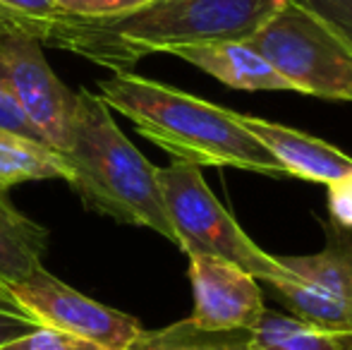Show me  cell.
I'll use <instances>...</instances> for the list:
<instances>
[{
  "label": "cell",
  "mask_w": 352,
  "mask_h": 350,
  "mask_svg": "<svg viewBox=\"0 0 352 350\" xmlns=\"http://www.w3.org/2000/svg\"><path fill=\"white\" fill-rule=\"evenodd\" d=\"M287 0H148L101 19L53 14L34 22L43 46L63 48L113 72H130L144 56L209 41H247Z\"/></svg>",
  "instance_id": "cell-1"
},
{
  "label": "cell",
  "mask_w": 352,
  "mask_h": 350,
  "mask_svg": "<svg viewBox=\"0 0 352 350\" xmlns=\"http://www.w3.org/2000/svg\"><path fill=\"white\" fill-rule=\"evenodd\" d=\"M96 94L173 161L197 168H240L266 177H290L271 151L242 127L235 111L135 72H116L101 80Z\"/></svg>",
  "instance_id": "cell-2"
},
{
  "label": "cell",
  "mask_w": 352,
  "mask_h": 350,
  "mask_svg": "<svg viewBox=\"0 0 352 350\" xmlns=\"http://www.w3.org/2000/svg\"><path fill=\"white\" fill-rule=\"evenodd\" d=\"M63 159L70 171L67 182L89 211L118 223L151 228L177 245L156 166L127 140L103 98L89 89L77 91V111Z\"/></svg>",
  "instance_id": "cell-3"
},
{
  "label": "cell",
  "mask_w": 352,
  "mask_h": 350,
  "mask_svg": "<svg viewBox=\"0 0 352 350\" xmlns=\"http://www.w3.org/2000/svg\"><path fill=\"white\" fill-rule=\"evenodd\" d=\"M163 204L175 233L177 248L185 254H211L240 266L261 283L292 281V274L278 257L261 250L232 214L216 199L201 168L173 161L166 168L156 166Z\"/></svg>",
  "instance_id": "cell-4"
},
{
  "label": "cell",
  "mask_w": 352,
  "mask_h": 350,
  "mask_svg": "<svg viewBox=\"0 0 352 350\" xmlns=\"http://www.w3.org/2000/svg\"><path fill=\"white\" fill-rule=\"evenodd\" d=\"M247 41L292 91L352 103V48L292 0L276 10Z\"/></svg>",
  "instance_id": "cell-5"
},
{
  "label": "cell",
  "mask_w": 352,
  "mask_h": 350,
  "mask_svg": "<svg viewBox=\"0 0 352 350\" xmlns=\"http://www.w3.org/2000/svg\"><path fill=\"white\" fill-rule=\"evenodd\" d=\"M0 303L19 309L41 329H56L106 350H130L144 333L140 319L87 298L43 266L22 281L0 283Z\"/></svg>",
  "instance_id": "cell-6"
},
{
  "label": "cell",
  "mask_w": 352,
  "mask_h": 350,
  "mask_svg": "<svg viewBox=\"0 0 352 350\" xmlns=\"http://www.w3.org/2000/svg\"><path fill=\"white\" fill-rule=\"evenodd\" d=\"M324 248L314 254L278 257L292 281L266 283L292 317L321 329L352 333V230L324 221Z\"/></svg>",
  "instance_id": "cell-7"
},
{
  "label": "cell",
  "mask_w": 352,
  "mask_h": 350,
  "mask_svg": "<svg viewBox=\"0 0 352 350\" xmlns=\"http://www.w3.org/2000/svg\"><path fill=\"white\" fill-rule=\"evenodd\" d=\"M0 85L12 94L48 144L63 154L77 111V91L48 65L32 22L12 24L0 32Z\"/></svg>",
  "instance_id": "cell-8"
},
{
  "label": "cell",
  "mask_w": 352,
  "mask_h": 350,
  "mask_svg": "<svg viewBox=\"0 0 352 350\" xmlns=\"http://www.w3.org/2000/svg\"><path fill=\"white\" fill-rule=\"evenodd\" d=\"M195 309L187 317L201 331H250L266 312L259 281L211 254H187Z\"/></svg>",
  "instance_id": "cell-9"
},
{
  "label": "cell",
  "mask_w": 352,
  "mask_h": 350,
  "mask_svg": "<svg viewBox=\"0 0 352 350\" xmlns=\"http://www.w3.org/2000/svg\"><path fill=\"white\" fill-rule=\"evenodd\" d=\"M237 118L242 127L271 151V156L290 173V177L329 185L352 173L350 154L309 132L247 113H237Z\"/></svg>",
  "instance_id": "cell-10"
},
{
  "label": "cell",
  "mask_w": 352,
  "mask_h": 350,
  "mask_svg": "<svg viewBox=\"0 0 352 350\" xmlns=\"http://www.w3.org/2000/svg\"><path fill=\"white\" fill-rule=\"evenodd\" d=\"M170 56L199 67L213 80L240 91H292L250 41H209L170 48Z\"/></svg>",
  "instance_id": "cell-11"
},
{
  "label": "cell",
  "mask_w": 352,
  "mask_h": 350,
  "mask_svg": "<svg viewBox=\"0 0 352 350\" xmlns=\"http://www.w3.org/2000/svg\"><path fill=\"white\" fill-rule=\"evenodd\" d=\"M48 230L0 192V283H12L32 276L43 266Z\"/></svg>",
  "instance_id": "cell-12"
},
{
  "label": "cell",
  "mask_w": 352,
  "mask_h": 350,
  "mask_svg": "<svg viewBox=\"0 0 352 350\" xmlns=\"http://www.w3.org/2000/svg\"><path fill=\"white\" fill-rule=\"evenodd\" d=\"M250 346L252 350H352V333L331 331L266 309L250 329Z\"/></svg>",
  "instance_id": "cell-13"
},
{
  "label": "cell",
  "mask_w": 352,
  "mask_h": 350,
  "mask_svg": "<svg viewBox=\"0 0 352 350\" xmlns=\"http://www.w3.org/2000/svg\"><path fill=\"white\" fill-rule=\"evenodd\" d=\"M67 164L60 151L41 142L0 132V192L32 180H65Z\"/></svg>",
  "instance_id": "cell-14"
},
{
  "label": "cell",
  "mask_w": 352,
  "mask_h": 350,
  "mask_svg": "<svg viewBox=\"0 0 352 350\" xmlns=\"http://www.w3.org/2000/svg\"><path fill=\"white\" fill-rule=\"evenodd\" d=\"M130 350H252L250 331H201L187 319L146 331Z\"/></svg>",
  "instance_id": "cell-15"
},
{
  "label": "cell",
  "mask_w": 352,
  "mask_h": 350,
  "mask_svg": "<svg viewBox=\"0 0 352 350\" xmlns=\"http://www.w3.org/2000/svg\"><path fill=\"white\" fill-rule=\"evenodd\" d=\"M326 27H331L352 48V0H292Z\"/></svg>",
  "instance_id": "cell-16"
},
{
  "label": "cell",
  "mask_w": 352,
  "mask_h": 350,
  "mask_svg": "<svg viewBox=\"0 0 352 350\" xmlns=\"http://www.w3.org/2000/svg\"><path fill=\"white\" fill-rule=\"evenodd\" d=\"M146 3L148 0H56V12L67 14V17L101 19L125 14Z\"/></svg>",
  "instance_id": "cell-17"
},
{
  "label": "cell",
  "mask_w": 352,
  "mask_h": 350,
  "mask_svg": "<svg viewBox=\"0 0 352 350\" xmlns=\"http://www.w3.org/2000/svg\"><path fill=\"white\" fill-rule=\"evenodd\" d=\"M0 350H106V348L84 341V338L70 336V333L56 331V329H36V331L17 338V341H12L10 346Z\"/></svg>",
  "instance_id": "cell-18"
},
{
  "label": "cell",
  "mask_w": 352,
  "mask_h": 350,
  "mask_svg": "<svg viewBox=\"0 0 352 350\" xmlns=\"http://www.w3.org/2000/svg\"><path fill=\"white\" fill-rule=\"evenodd\" d=\"M0 132H10V135L24 137V140L48 144L46 137L36 130V125L29 120L27 113L19 108V103L14 101L12 94H10L3 85H0ZM48 146H51V144H48Z\"/></svg>",
  "instance_id": "cell-19"
},
{
  "label": "cell",
  "mask_w": 352,
  "mask_h": 350,
  "mask_svg": "<svg viewBox=\"0 0 352 350\" xmlns=\"http://www.w3.org/2000/svg\"><path fill=\"white\" fill-rule=\"evenodd\" d=\"M329 214L331 223L352 230V173L329 182Z\"/></svg>",
  "instance_id": "cell-20"
},
{
  "label": "cell",
  "mask_w": 352,
  "mask_h": 350,
  "mask_svg": "<svg viewBox=\"0 0 352 350\" xmlns=\"http://www.w3.org/2000/svg\"><path fill=\"white\" fill-rule=\"evenodd\" d=\"M36 329H41V327H38L34 319H29L27 314L10 307V305L0 303V348L10 346L12 341L36 331Z\"/></svg>",
  "instance_id": "cell-21"
},
{
  "label": "cell",
  "mask_w": 352,
  "mask_h": 350,
  "mask_svg": "<svg viewBox=\"0 0 352 350\" xmlns=\"http://www.w3.org/2000/svg\"><path fill=\"white\" fill-rule=\"evenodd\" d=\"M0 8L27 22H43L56 14V0H0Z\"/></svg>",
  "instance_id": "cell-22"
},
{
  "label": "cell",
  "mask_w": 352,
  "mask_h": 350,
  "mask_svg": "<svg viewBox=\"0 0 352 350\" xmlns=\"http://www.w3.org/2000/svg\"><path fill=\"white\" fill-rule=\"evenodd\" d=\"M22 22H27V19L17 17V14H12L10 10L0 8V32H3L5 27H12V24H22Z\"/></svg>",
  "instance_id": "cell-23"
}]
</instances>
